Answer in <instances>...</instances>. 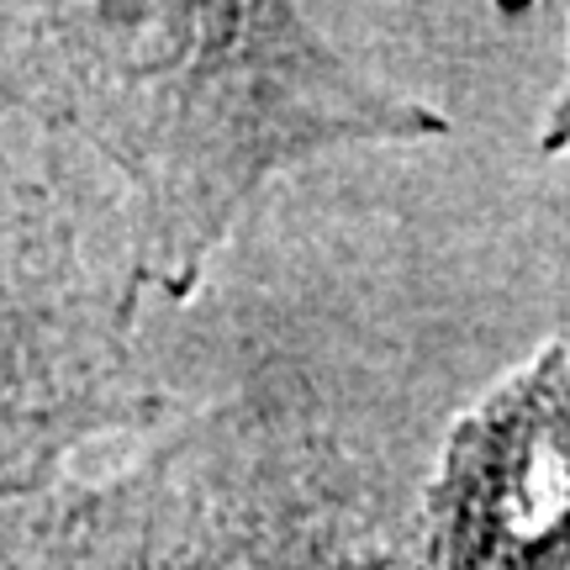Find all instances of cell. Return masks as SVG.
Here are the masks:
<instances>
[{"mask_svg": "<svg viewBox=\"0 0 570 570\" xmlns=\"http://www.w3.org/2000/svg\"><path fill=\"white\" fill-rule=\"evenodd\" d=\"M6 117L117 175L138 291L185 302L281 169L449 117L348 63L296 0H6Z\"/></svg>", "mask_w": 570, "mask_h": 570, "instance_id": "obj_1", "label": "cell"}, {"mask_svg": "<svg viewBox=\"0 0 570 570\" xmlns=\"http://www.w3.org/2000/svg\"><path fill=\"white\" fill-rule=\"evenodd\" d=\"M6 375L11 460L48 449L127 396V323L138 291H111L85 244L63 148L6 117Z\"/></svg>", "mask_w": 570, "mask_h": 570, "instance_id": "obj_2", "label": "cell"}, {"mask_svg": "<svg viewBox=\"0 0 570 570\" xmlns=\"http://www.w3.org/2000/svg\"><path fill=\"white\" fill-rule=\"evenodd\" d=\"M407 570H570V333L454 423Z\"/></svg>", "mask_w": 570, "mask_h": 570, "instance_id": "obj_3", "label": "cell"}, {"mask_svg": "<svg viewBox=\"0 0 570 570\" xmlns=\"http://www.w3.org/2000/svg\"><path fill=\"white\" fill-rule=\"evenodd\" d=\"M550 6L566 17V38H570V0H550ZM539 148L544 154H570V59H566V85H560V96H554V106L544 111V127H539Z\"/></svg>", "mask_w": 570, "mask_h": 570, "instance_id": "obj_4", "label": "cell"}]
</instances>
